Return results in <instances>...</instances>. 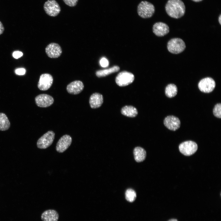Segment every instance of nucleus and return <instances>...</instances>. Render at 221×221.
<instances>
[{
    "instance_id": "30",
    "label": "nucleus",
    "mask_w": 221,
    "mask_h": 221,
    "mask_svg": "<svg viewBox=\"0 0 221 221\" xmlns=\"http://www.w3.org/2000/svg\"><path fill=\"white\" fill-rule=\"evenodd\" d=\"M218 21L220 25L221 24V15H219L218 18Z\"/></svg>"
},
{
    "instance_id": "13",
    "label": "nucleus",
    "mask_w": 221,
    "mask_h": 221,
    "mask_svg": "<svg viewBox=\"0 0 221 221\" xmlns=\"http://www.w3.org/2000/svg\"><path fill=\"white\" fill-rule=\"evenodd\" d=\"M164 124L169 130L175 131L180 128V122L178 118L173 115H169L165 118Z\"/></svg>"
},
{
    "instance_id": "29",
    "label": "nucleus",
    "mask_w": 221,
    "mask_h": 221,
    "mask_svg": "<svg viewBox=\"0 0 221 221\" xmlns=\"http://www.w3.org/2000/svg\"><path fill=\"white\" fill-rule=\"evenodd\" d=\"M4 27L2 23L0 21V35L2 34L4 31Z\"/></svg>"
},
{
    "instance_id": "27",
    "label": "nucleus",
    "mask_w": 221,
    "mask_h": 221,
    "mask_svg": "<svg viewBox=\"0 0 221 221\" xmlns=\"http://www.w3.org/2000/svg\"><path fill=\"white\" fill-rule=\"evenodd\" d=\"M25 70L24 68H19L16 69L15 72L16 74L19 75H22L25 74Z\"/></svg>"
},
{
    "instance_id": "10",
    "label": "nucleus",
    "mask_w": 221,
    "mask_h": 221,
    "mask_svg": "<svg viewBox=\"0 0 221 221\" xmlns=\"http://www.w3.org/2000/svg\"><path fill=\"white\" fill-rule=\"evenodd\" d=\"M35 100L37 106L41 107H48L51 105L54 101L52 96L46 94H41L37 95Z\"/></svg>"
},
{
    "instance_id": "31",
    "label": "nucleus",
    "mask_w": 221,
    "mask_h": 221,
    "mask_svg": "<svg viewBox=\"0 0 221 221\" xmlns=\"http://www.w3.org/2000/svg\"><path fill=\"white\" fill-rule=\"evenodd\" d=\"M167 221H178V220L176 219L173 218L169 219Z\"/></svg>"
},
{
    "instance_id": "17",
    "label": "nucleus",
    "mask_w": 221,
    "mask_h": 221,
    "mask_svg": "<svg viewBox=\"0 0 221 221\" xmlns=\"http://www.w3.org/2000/svg\"><path fill=\"white\" fill-rule=\"evenodd\" d=\"M41 218L42 221H57L59 215L58 212L55 210L48 209L42 213Z\"/></svg>"
},
{
    "instance_id": "15",
    "label": "nucleus",
    "mask_w": 221,
    "mask_h": 221,
    "mask_svg": "<svg viewBox=\"0 0 221 221\" xmlns=\"http://www.w3.org/2000/svg\"><path fill=\"white\" fill-rule=\"evenodd\" d=\"M84 87L83 84L81 81L76 80L69 83L67 86L66 89L70 94L77 95L83 91Z\"/></svg>"
},
{
    "instance_id": "9",
    "label": "nucleus",
    "mask_w": 221,
    "mask_h": 221,
    "mask_svg": "<svg viewBox=\"0 0 221 221\" xmlns=\"http://www.w3.org/2000/svg\"><path fill=\"white\" fill-rule=\"evenodd\" d=\"M53 78L48 73L41 74L37 84L38 88L41 91H46L49 89L52 85Z\"/></svg>"
},
{
    "instance_id": "23",
    "label": "nucleus",
    "mask_w": 221,
    "mask_h": 221,
    "mask_svg": "<svg viewBox=\"0 0 221 221\" xmlns=\"http://www.w3.org/2000/svg\"><path fill=\"white\" fill-rule=\"evenodd\" d=\"M136 197V194L134 190L131 188L126 190L125 192V198L127 201L132 202L135 201Z\"/></svg>"
},
{
    "instance_id": "32",
    "label": "nucleus",
    "mask_w": 221,
    "mask_h": 221,
    "mask_svg": "<svg viewBox=\"0 0 221 221\" xmlns=\"http://www.w3.org/2000/svg\"><path fill=\"white\" fill-rule=\"evenodd\" d=\"M192 0L193 1L195 2H199L201 1L202 0Z\"/></svg>"
},
{
    "instance_id": "28",
    "label": "nucleus",
    "mask_w": 221,
    "mask_h": 221,
    "mask_svg": "<svg viewBox=\"0 0 221 221\" xmlns=\"http://www.w3.org/2000/svg\"><path fill=\"white\" fill-rule=\"evenodd\" d=\"M23 53L19 51H15L13 53V57L15 59H18L23 55Z\"/></svg>"
},
{
    "instance_id": "6",
    "label": "nucleus",
    "mask_w": 221,
    "mask_h": 221,
    "mask_svg": "<svg viewBox=\"0 0 221 221\" xmlns=\"http://www.w3.org/2000/svg\"><path fill=\"white\" fill-rule=\"evenodd\" d=\"M198 149L196 143L192 141H185L181 143L179 146L180 152L183 155L190 156L195 153Z\"/></svg>"
},
{
    "instance_id": "5",
    "label": "nucleus",
    "mask_w": 221,
    "mask_h": 221,
    "mask_svg": "<svg viewBox=\"0 0 221 221\" xmlns=\"http://www.w3.org/2000/svg\"><path fill=\"white\" fill-rule=\"evenodd\" d=\"M134 79V76L132 73L124 71L120 72L117 75L115 78V81L118 85L123 87L132 83Z\"/></svg>"
},
{
    "instance_id": "26",
    "label": "nucleus",
    "mask_w": 221,
    "mask_h": 221,
    "mask_svg": "<svg viewBox=\"0 0 221 221\" xmlns=\"http://www.w3.org/2000/svg\"><path fill=\"white\" fill-rule=\"evenodd\" d=\"M100 64L102 67L105 68L108 66L109 61L106 58L103 57L100 60Z\"/></svg>"
},
{
    "instance_id": "11",
    "label": "nucleus",
    "mask_w": 221,
    "mask_h": 221,
    "mask_svg": "<svg viewBox=\"0 0 221 221\" xmlns=\"http://www.w3.org/2000/svg\"><path fill=\"white\" fill-rule=\"evenodd\" d=\"M45 51L48 56L52 58L59 57L62 52L60 46L55 43H52L48 44L46 47Z\"/></svg>"
},
{
    "instance_id": "16",
    "label": "nucleus",
    "mask_w": 221,
    "mask_h": 221,
    "mask_svg": "<svg viewBox=\"0 0 221 221\" xmlns=\"http://www.w3.org/2000/svg\"><path fill=\"white\" fill-rule=\"evenodd\" d=\"M103 102V96L99 93H94L90 97L89 103L90 107L92 108L95 109L100 107Z\"/></svg>"
},
{
    "instance_id": "2",
    "label": "nucleus",
    "mask_w": 221,
    "mask_h": 221,
    "mask_svg": "<svg viewBox=\"0 0 221 221\" xmlns=\"http://www.w3.org/2000/svg\"><path fill=\"white\" fill-rule=\"evenodd\" d=\"M155 7L151 3L147 1H142L138 4L137 12L138 15L144 18L151 17L154 13Z\"/></svg>"
},
{
    "instance_id": "4",
    "label": "nucleus",
    "mask_w": 221,
    "mask_h": 221,
    "mask_svg": "<svg viewBox=\"0 0 221 221\" xmlns=\"http://www.w3.org/2000/svg\"><path fill=\"white\" fill-rule=\"evenodd\" d=\"M55 134L52 131H49L41 137L37 142V146L40 149H45L50 146L54 139Z\"/></svg>"
},
{
    "instance_id": "1",
    "label": "nucleus",
    "mask_w": 221,
    "mask_h": 221,
    "mask_svg": "<svg viewBox=\"0 0 221 221\" xmlns=\"http://www.w3.org/2000/svg\"><path fill=\"white\" fill-rule=\"evenodd\" d=\"M165 9L169 16L176 19L182 17L185 11V5L181 0H169Z\"/></svg>"
},
{
    "instance_id": "21",
    "label": "nucleus",
    "mask_w": 221,
    "mask_h": 221,
    "mask_svg": "<svg viewBox=\"0 0 221 221\" xmlns=\"http://www.w3.org/2000/svg\"><path fill=\"white\" fill-rule=\"evenodd\" d=\"M10 126V123L6 115L3 113H0V130H7Z\"/></svg>"
},
{
    "instance_id": "22",
    "label": "nucleus",
    "mask_w": 221,
    "mask_h": 221,
    "mask_svg": "<svg viewBox=\"0 0 221 221\" xmlns=\"http://www.w3.org/2000/svg\"><path fill=\"white\" fill-rule=\"evenodd\" d=\"M177 88L176 86L174 84H168L165 87V93L167 97L171 98L175 96L177 94Z\"/></svg>"
},
{
    "instance_id": "3",
    "label": "nucleus",
    "mask_w": 221,
    "mask_h": 221,
    "mask_svg": "<svg viewBox=\"0 0 221 221\" xmlns=\"http://www.w3.org/2000/svg\"><path fill=\"white\" fill-rule=\"evenodd\" d=\"M167 48L170 52L178 54L183 52L186 48L184 41L181 39L178 38H173L168 42Z\"/></svg>"
},
{
    "instance_id": "19",
    "label": "nucleus",
    "mask_w": 221,
    "mask_h": 221,
    "mask_svg": "<svg viewBox=\"0 0 221 221\" xmlns=\"http://www.w3.org/2000/svg\"><path fill=\"white\" fill-rule=\"evenodd\" d=\"M121 113L123 115L130 117L137 116L138 112L136 108L131 106H126L122 108Z\"/></svg>"
},
{
    "instance_id": "18",
    "label": "nucleus",
    "mask_w": 221,
    "mask_h": 221,
    "mask_svg": "<svg viewBox=\"0 0 221 221\" xmlns=\"http://www.w3.org/2000/svg\"><path fill=\"white\" fill-rule=\"evenodd\" d=\"M133 153L135 161L140 162L144 161L146 157V152L143 148L137 147L134 150Z\"/></svg>"
},
{
    "instance_id": "12",
    "label": "nucleus",
    "mask_w": 221,
    "mask_h": 221,
    "mask_svg": "<svg viewBox=\"0 0 221 221\" xmlns=\"http://www.w3.org/2000/svg\"><path fill=\"white\" fill-rule=\"evenodd\" d=\"M72 142V138L70 135L67 134L63 135L56 144V151L60 153L64 152L70 146Z\"/></svg>"
},
{
    "instance_id": "8",
    "label": "nucleus",
    "mask_w": 221,
    "mask_h": 221,
    "mask_svg": "<svg viewBox=\"0 0 221 221\" xmlns=\"http://www.w3.org/2000/svg\"><path fill=\"white\" fill-rule=\"evenodd\" d=\"M215 86V83L211 78L207 77L201 79L199 82L198 87L201 92L209 93L212 92Z\"/></svg>"
},
{
    "instance_id": "24",
    "label": "nucleus",
    "mask_w": 221,
    "mask_h": 221,
    "mask_svg": "<svg viewBox=\"0 0 221 221\" xmlns=\"http://www.w3.org/2000/svg\"><path fill=\"white\" fill-rule=\"evenodd\" d=\"M213 112L216 117L220 118L221 116V104L220 103L216 104L213 108Z\"/></svg>"
},
{
    "instance_id": "25",
    "label": "nucleus",
    "mask_w": 221,
    "mask_h": 221,
    "mask_svg": "<svg viewBox=\"0 0 221 221\" xmlns=\"http://www.w3.org/2000/svg\"><path fill=\"white\" fill-rule=\"evenodd\" d=\"M67 5L71 6L73 7L76 6L78 0H63Z\"/></svg>"
},
{
    "instance_id": "7",
    "label": "nucleus",
    "mask_w": 221,
    "mask_h": 221,
    "mask_svg": "<svg viewBox=\"0 0 221 221\" xmlns=\"http://www.w3.org/2000/svg\"><path fill=\"white\" fill-rule=\"evenodd\" d=\"M44 9L46 13L52 17L57 16L60 11V8L58 3L55 0H48L44 5Z\"/></svg>"
},
{
    "instance_id": "20",
    "label": "nucleus",
    "mask_w": 221,
    "mask_h": 221,
    "mask_svg": "<svg viewBox=\"0 0 221 221\" xmlns=\"http://www.w3.org/2000/svg\"><path fill=\"white\" fill-rule=\"evenodd\" d=\"M120 68L117 66L107 69L99 70L96 72V75L98 77H101L106 76L112 73L117 72L119 70Z\"/></svg>"
},
{
    "instance_id": "14",
    "label": "nucleus",
    "mask_w": 221,
    "mask_h": 221,
    "mask_svg": "<svg viewBox=\"0 0 221 221\" xmlns=\"http://www.w3.org/2000/svg\"><path fill=\"white\" fill-rule=\"evenodd\" d=\"M153 31L154 34L158 37H163L169 32V26L166 24L162 22H157L153 26Z\"/></svg>"
}]
</instances>
